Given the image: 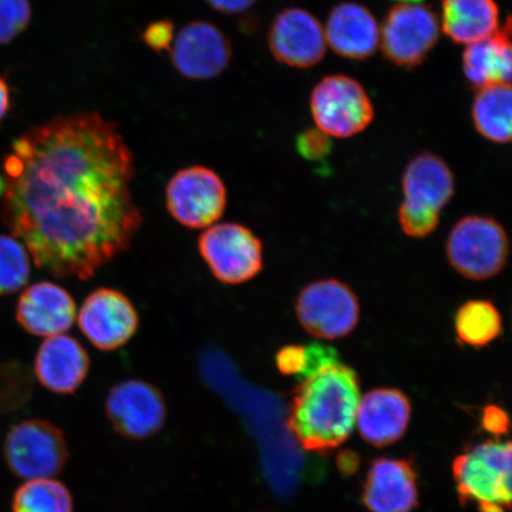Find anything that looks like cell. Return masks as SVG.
<instances>
[{
	"mask_svg": "<svg viewBox=\"0 0 512 512\" xmlns=\"http://www.w3.org/2000/svg\"><path fill=\"white\" fill-rule=\"evenodd\" d=\"M133 153L98 112L31 127L4 159L2 220L37 268L89 280L130 249L143 216Z\"/></svg>",
	"mask_w": 512,
	"mask_h": 512,
	"instance_id": "6da1fadb",
	"label": "cell"
},
{
	"mask_svg": "<svg viewBox=\"0 0 512 512\" xmlns=\"http://www.w3.org/2000/svg\"><path fill=\"white\" fill-rule=\"evenodd\" d=\"M300 380L288 428L307 451L334 450L356 425L361 394L355 370L335 361Z\"/></svg>",
	"mask_w": 512,
	"mask_h": 512,
	"instance_id": "7a4b0ae2",
	"label": "cell"
},
{
	"mask_svg": "<svg viewBox=\"0 0 512 512\" xmlns=\"http://www.w3.org/2000/svg\"><path fill=\"white\" fill-rule=\"evenodd\" d=\"M460 501L479 512L511 509V443L486 440L460 454L453 463Z\"/></svg>",
	"mask_w": 512,
	"mask_h": 512,
	"instance_id": "3957f363",
	"label": "cell"
},
{
	"mask_svg": "<svg viewBox=\"0 0 512 512\" xmlns=\"http://www.w3.org/2000/svg\"><path fill=\"white\" fill-rule=\"evenodd\" d=\"M446 255L454 270L466 279L494 278L507 265L508 234L492 217L465 216L448 235Z\"/></svg>",
	"mask_w": 512,
	"mask_h": 512,
	"instance_id": "277c9868",
	"label": "cell"
},
{
	"mask_svg": "<svg viewBox=\"0 0 512 512\" xmlns=\"http://www.w3.org/2000/svg\"><path fill=\"white\" fill-rule=\"evenodd\" d=\"M198 252L220 283L240 285L264 268V247L251 229L240 223L210 226L198 239Z\"/></svg>",
	"mask_w": 512,
	"mask_h": 512,
	"instance_id": "5b68a950",
	"label": "cell"
},
{
	"mask_svg": "<svg viewBox=\"0 0 512 512\" xmlns=\"http://www.w3.org/2000/svg\"><path fill=\"white\" fill-rule=\"evenodd\" d=\"M312 118L329 137L350 138L373 123L375 111L366 89L347 75L326 76L313 89Z\"/></svg>",
	"mask_w": 512,
	"mask_h": 512,
	"instance_id": "8992f818",
	"label": "cell"
},
{
	"mask_svg": "<svg viewBox=\"0 0 512 512\" xmlns=\"http://www.w3.org/2000/svg\"><path fill=\"white\" fill-rule=\"evenodd\" d=\"M294 309L307 334L326 341L349 336L361 317L356 293L337 279L318 280L304 287Z\"/></svg>",
	"mask_w": 512,
	"mask_h": 512,
	"instance_id": "52a82bcc",
	"label": "cell"
},
{
	"mask_svg": "<svg viewBox=\"0 0 512 512\" xmlns=\"http://www.w3.org/2000/svg\"><path fill=\"white\" fill-rule=\"evenodd\" d=\"M4 456L17 477L51 478L64 469L68 459L66 439L59 427L46 420H25L11 428Z\"/></svg>",
	"mask_w": 512,
	"mask_h": 512,
	"instance_id": "ba28073f",
	"label": "cell"
},
{
	"mask_svg": "<svg viewBox=\"0 0 512 512\" xmlns=\"http://www.w3.org/2000/svg\"><path fill=\"white\" fill-rule=\"evenodd\" d=\"M165 195L170 215L189 229L213 226L227 207V188L222 178L202 165L176 172Z\"/></svg>",
	"mask_w": 512,
	"mask_h": 512,
	"instance_id": "9c48e42d",
	"label": "cell"
},
{
	"mask_svg": "<svg viewBox=\"0 0 512 512\" xmlns=\"http://www.w3.org/2000/svg\"><path fill=\"white\" fill-rule=\"evenodd\" d=\"M440 24L431 8L401 3L389 11L380 29L384 56L399 67L419 66L439 41Z\"/></svg>",
	"mask_w": 512,
	"mask_h": 512,
	"instance_id": "30bf717a",
	"label": "cell"
},
{
	"mask_svg": "<svg viewBox=\"0 0 512 512\" xmlns=\"http://www.w3.org/2000/svg\"><path fill=\"white\" fill-rule=\"evenodd\" d=\"M78 323L93 347L113 351L137 334L140 320L136 307L123 292L101 287L83 302Z\"/></svg>",
	"mask_w": 512,
	"mask_h": 512,
	"instance_id": "8fae6325",
	"label": "cell"
},
{
	"mask_svg": "<svg viewBox=\"0 0 512 512\" xmlns=\"http://www.w3.org/2000/svg\"><path fill=\"white\" fill-rule=\"evenodd\" d=\"M163 394L142 380L120 382L106 400V414L114 430L125 438L143 440L162 430L166 420Z\"/></svg>",
	"mask_w": 512,
	"mask_h": 512,
	"instance_id": "7c38bea8",
	"label": "cell"
},
{
	"mask_svg": "<svg viewBox=\"0 0 512 512\" xmlns=\"http://www.w3.org/2000/svg\"><path fill=\"white\" fill-rule=\"evenodd\" d=\"M170 54L172 64L184 78L209 80L228 68L233 49L227 36L214 24L195 21L178 32Z\"/></svg>",
	"mask_w": 512,
	"mask_h": 512,
	"instance_id": "4fadbf2b",
	"label": "cell"
},
{
	"mask_svg": "<svg viewBox=\"0 0 512 512\" xmlns=\"http://www.w3.org/2000/svg\"><path fill=\"white\" fill-rule=\"evenodd\" d=\"M274 59L293 68H310L324 59L325 32L318 19L303 9H286L275 17L268 34Z\"/></svg>",
	"mask_w": 512,
	"mask_h": 512,
	"instance_id": "5bb4252c",
	"label": "cell"
},
{
	"mask_svg": "<svg viewBox=\"0 0 512 512\" xmlns=\"http://www.w3.org/2000/svg\"><path fill=\"white\" fill-rule=\"evenodd\" d=\"M16 318L29 334L40 337L63 335L76 318L75 300L51 281L31 285L19 297Z\"/></svg>",
	"mask_w": 512,
	"mask_h": 512,
	"instance_id": "9a60e30c",
	"label": "cell"
},
{
	"mask_svg": "<svg viewBox=\"0 0 512 512\" xmlns=\"http://www.w3.org/2000/svg\"><path fill=\"white\" fill-rule=\"evenodd\" d=\"M419 501L414 467L408 460L376 459L363 486V502L371 512H412Z\"/></svg>",
	"mask_w": 512,
	"mask_h": 512,
	"instance_id": "2e32d148",
	"label": "cell"
},
{
	"mask_svg": "<svg viewBox=\"0 0 512 512\" xmlns=\"http://www.w3.org/2000/svg\"><path fill=\"white\" fill-rule=\"evenodd\" d=\"M91 358L82 344L73 337H48L37 351L35 375L50 392L73 394L85 382Z\"/></svg>",
	"mask_w": 512,
	"mask_h": 512,
	"instance_id": "e0dca14e",
	"label": "cell"
},
{
	"mask_svg": "<svg viewBox=\"0 0 512 512\" xmlns=\"http://www.w3.org/2000/svg\"><path fill=\"white\" fill-rule=\"evenodd\" d=\"M326 44L339 56L367 60L380 46V27L363 5L343 3L336 6L325 25Z\"/></svg>",
	"mask_w": 512,
	"mask_h": 512,
	"instance_id": "ac0fdd59",
	"label": "cell"
},
{
	"mask_svg": "<svg viewBox=\"0 0 512 512\" xmlns=\"http://www.w3.org/2000/svg\"><path fill=\"white\" fill-rule=\"evenodd\" d=\"M411 419V403L398 389H375L358 406L356 422L363 439L376 447L398 441Z\"/></svg>",
	"mask_w": 512,
	"mask_h": 512,
	"instance_id": "d6986e66",
	"label": "cell"
},
{
	"mask_svg": "<svg viewBox=\"0 0 512 512\" xmlns=\"http://www.w3.org/2000/svg\"><path fill=\"white\" fill-rule=\"evenodd\" d=\"M402 190L409 207L440 213L454 195V176L444 159L420 153L408 163L402 176Z\"/></svg>",
	"mask_w": 512,
	"mask_h": 512,
	"instance_id": "ffe728a7",
	"label": "cell"
},
{
	"mask_svg": "<svg viewBox=\"0 0 512 512\" xmlns=\"http://www.w3.org/2000/svg\"><path fill=\"white\" fill-rule=\"evenodd\" d=\"M510 19L486 40L469 44L463 55L466 79L476 88L511 85Z\"/></svg>",
	"mask_w": 512,
	"mask_h": 512,
	"instance_id": "44dd1931",
	"label": "cell"
},
{
	"mask_svg": "<svg viewBox=\"0 0 512 512\" xmlns=\"http://www.w3.org/2000/svg\"><path fill=\"white\" fill-rule=\"evenodd\" d=\"M499 9L495 0H443L441 28L453 42L466 44L495 35Z\"/></svg>",
	"mask_w": 512,
	"mask_h": 512,
	"instance_id": "7402d4cb",
	"label": "cell"
},
{
	"mask_svg": "<svg viewBox=\"0 0 512 512\" xmlns=\"http://www.w3.org/2000/svg\"><path fill=\"white\" fill-rule=\"evenodd\" d=\"M511 85H494L478 89L472 107L477 132L496 144H509L512 133Z\"/></svg>",
	"mask_w": 512,
	"mask_h": 512,
	"instance_id": "603a6c76",
	"label": "cell"
},
{
	"mask_svg": "<svg viewBox=\"0 0 512 512\" xmlns=\"http://www.w3.org/2000/svg\"><path fill=\"white\" fill-rule=\"evenodd\" d=\"M454 330L460 343L477 349L488 347L502 335L501 312L490 300H467L454 315Z\"/></svg>",
	"mask_w": 512,
	"mask_h": 512,
	"instance_id": "cb8c5ba5",
	"label": "cell"
},
{
	"mask_svg": "<svg viewBox=\"0 0 512 512\" xmlns=\"http://www.w3.org/2000/svg\"><path fill=\"white\" fill-rule=\"evenodd\" d=\"M14 512H73V498L59 480H29L16 491Z\"/></svg>",
	"mask_w": 512,
	"mask_h": 512,
	"instance_id": "d4e9b609",
	"label": "cell"
},
{
	"mask_svg": "<svg viewBox=\"0 0 512 512\" xmlns=\"http://www.w3.org/2000/svg\"><path fill=\"white\" fill-rule=\"evenodd\" d=\"M30 256L22 242L0 234V296L16 293L30 278Z\"/></svg>",
	"mask_w": 512,
	"mask_h": 512,
	"instance_id": "484cf974",
	"label": "cell"
},
{
	"mask_svg": "<svg viewBox=\"0 0 512 512\" xmlns=\"http://www.w3.org/2000/svg\"><path fill=\"white\" fill-rule=\"evenodd\" d=\"M31 377L21 364L0 368V412L16 411L30 398Z\"/></svg>",
	"mask_w": 512,
	"mask_h": 512,
	"instance_id": "4316f807",
	"label": "cell"
},
{
	"mask_svg": "<svg viewBox=\"0 0 512 512\" xmlns=\"http://www.w3.org/2000/svg\"><path fill=\"white\" fill-rule=\"evenodd\" d=\"M29 0H0V44H8L28 28Z\"/></svg>",
	"mask_w": 512,
	"mask_h": 512,
	"instance_id": "83f0119b",
	"label": "cell"
},
{
	"mask_svg": "<svg viewBox=\"0 0 512 512\" xmlns=\"http://www.w3.org/2000/svg\"><path fill=\"white\" fill-rule=\"evenodd\" d=\"M440 213L432 210L416 209L401 203L399 223L402 232L409 238L424 239L438 228Z\"/></svg>",
	"mask_w": 512,
	"mask_h": 512,
	"instance_id": "f1b7e54d",
	"label": "cell"
},
{
	"mask_svg": "<svg viewBox=\"0 0 512 512\" xmlns=\"http://www.w3.org/2000/svg\"><path fill=\"white\" fill-rule=\"evenodd\" d=\"M297 150L305 159L316 162L322 160L332 150L329 136L318 130H307L300 134L297 139Z\"/></svg>",
	"mask_w": 512,
	"mask_h": 512,
	"instance_id": "f546056e",
	"label": "cell"
},
{
	"mask_svg": "<svg viewBox=\"0 0 512 512\" xmlns=\"http://www.w3.org/2000/svg\"><path fill=\"white\" fill-rule=\"evenodd\" d=\"M174 38V24L170 21L151 23L143 32V41L146 46L158 54L165 53V51L170 53Z\"/></svg>",
	"mask_w": 512,
	"mask_h": 512,
	"instance_id": "4dcf8cb0",
	"label": "cell"
},
{
	"mask_svg": "<svg viewBox=\"0 0 512 512\" xmlns=\"http://www.w3.org/2000/svg\"><path fill=\"white\" fill-rule=\"evenodd\" d=\"M275 363L281 374L300 376L306 366V348L304 345H286L278 351Z\"/></svg>",
	"mask_w": 512,
	"mask_h": 512,
	"instance_id": "1f68e13d",
	"label": "cell"
},
{
	"mask_svg": "<svg viewBox=\"0 0 512 512\" xmlns=\"http://www.w3.org/2000/svg\"><path fill=\"white\" fill-rule=\"evenodd\" d=\"M482 424L484 430L495 437H502L509 431L508 414L502 408L489 406L484 409Z\"/></svg>",
	"mask_w": 512,
	"mask_h": 512,
	"instance_id": "d6a6232c",
	"label": "cell"
},
{
	"mask_svg": "<svg viewBox=\"0 0 512 512\" xmlns=\"http://www.w3.org/2000/svg\"><path fill=\"white\" fill-rule=\"evenodd\" d=\"M258 2V0H206V3L222 14L235 15L245 12Z\"/></svg>",
	"mask_w": 512,
	"mask_h": 512,
	"instance_id": "836d02e7",
	"label": "cell"
},
{
	"mask_svg": "<svg viewBox=\"0 0 512 512\" xmlns=\"http://www.w3.org/2000/svg\"><path fill=\"white\" fill-rule=\"evenodd\" d=\"M10 91L8 83L0 76V121L5 118L10 110Z\"/></svg>",
	"mask_w": 512,
	"mask_h": 512,
	"instance_id": "e575fe53",
	"label": "cell"
},
{
	"mask_svg": "<svg viewBox=\"0 0 512 512\" xmlns=\"http://www.w3.org/2000/svg\"><path fill=\"white\" fill-rule=\"evenodd\" d=\"M402 3H420L422 0H400Z\"/></svg>",
	"mask_w": 512,
	"mask_h": 512,
	"instance_id": "d590c367",
	"label": "cell"
},
{
	"mask_svg": "<svg viewBox=\"0 0 512 512\" xmlns=\"http://www.w3.org/2000/svg\"><path fill=\"white\" fill-rule=\"evenodd\" d=\"M3 190H4V182H3L2 177H0V196L3 195Z\"/></svg>",
	"mask_w": 512,
	"mask_h": 512,
	"instance_id": "8d00e7d4",
	"label": "cell"
}]
</instances>
